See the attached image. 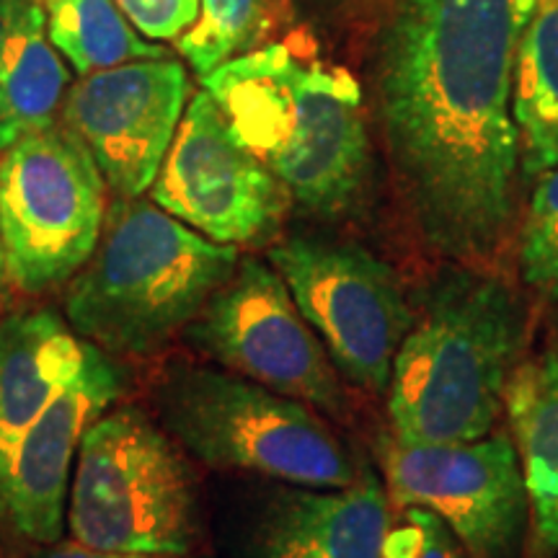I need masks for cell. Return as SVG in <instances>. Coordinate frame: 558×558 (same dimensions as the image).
<instances>
[{"label": "cell", "mask_w": 558, "mask_h": 558, "mask_svg": "<svg viewBox=\"0 0 558 558\" xmlns=\"http://www.w3.org/2000/svg\"><path fill=\"white\" fill-rule=\"evenodd\" d=\"M538 0H399L380 37L378 111L418 239L492 267L514 222L520 39Z\"/></svg>", "instance_id": "cell-1"}, {"label": "cell", "mask_w": 558, "mask_h": 558, "mask_svg": "<svg viewBox=\"0 0 558 558\" xmlns=\"http://www.w3.org/2000/svg\"><path fill=\"white\" fill-rule=\"evenodd\" d=\"M230 132L295 205L337 220L360 205L369 179V137L352 75L290 45L233 58L202 78Z\"/></svg>", "instance_id": "cell-2"}, {"label": "cell", "mask_w": 558, "mask_h": 558, "mask_svg": "<svg viewBox=\"0 0 558 558\" xmlns=\"http://www.w3.org/2000/svg\"><path fill=\"white\" fill-rule=\"evenodd\" d=\"M525 337V303L505 277L463 264L439 271L393 362V437L416 445L486 437Z\"/></svg>", "instance_id": "cell-3"}, {"label": "cell", "mask_w": 558, "mask_h": 558, "mask_svg": "<svg viewBox=\"0 0 558 558\" xmlns=\"http://www.w3.org/2000/svg\"><path fill=\"white\" fill-rule=\"evenodd\" d=\"M215 243L143 197H117L90 259L65 290V320L111 357H148L186 329L239 267Z\"/></svg>", "instance_id": "cell-4"}, {"label": "cell", "mask_w": 558, "mask_h": 558, "mask_svg": "<svg viewBox=\"0 0 558 558\" xmlns=\"http://www.w3.org/2000/svg\"><path fill=\"white\" fill-rule=\"evenodd\" d=\"M150 407L207 469L305 488H344L362 473L316 409L230 369L169 362L153 380Z\"/></svg>", "instance_id": "cell-5"}, {"label": "cell", "mask_w": 558, "mask_h": 558, "mask_svg": "<svg viewBox=\"0 0 558 558\" xmlns=\"http://www.w3.org/2000/svg\"><path fill=\"white\" fill-rule=\"evenodd\" d=\"M65 522L90 548L190 556L199 538L190 460L143 409L104 411L81 439Z\"/></svg>", "instance_id": "cell-6"}, {"label": "cell", "mask_w": 558, "mask_h": 558, "mask_svg": "<svg viewBox=\"0 0 558 558\" xmlns=\"http://www.w3.org/2000/svg\"><path fill=\"white\" fill-rule=\"evenodd\" d=\"M107 181L62 122L0 153V246L5 275L41 295L78 275L99 243Z\"/></svg>", "instance_id": "cell-7"}, {"label": "cell", "mask_w": 558, "mask_h": 558, "mask_svg": "<svg viewBox=\"0 0 558 558\" xmlns=\"http://www.w3.org/2000/svg\"><path fill=\"white\" fill-rule=\"evenodd\" d=\"M267 262L324 341L333 367L367 393H386L399 347L414 324L396 269L357 243L290 235Z\"/></svg>", "instance_id": "cell-8"}, {"label": "cell", "mask_w": 558, "mask_h": 558, "mask_svg": "<svg viewBox=\"0 0 558 558\" xmlns=\"http://www.w3.org/2000/svg\"><path fill=\"white\" fill-rule=\"evenodd\" d=\"M181 337L222 369L329 416L347 414L339 369L269 262L241 256Z\"/></svg>", "instance_id": "cell-9"}, {"label": "cell", "mask_w": 558, "mask_h": 558, "mask_svg": "<svg viewBox=\"0 0 558 558\" xmlns=\"http://www.w3.org/2000/svg\"><path fill=\"white\" fill-rule=\"evenodd\" d=\"M378 463L390 501L437 514L465 558H520L530 507L518 450L505 432L439 445L383 435Z\"/></svg>", "instance_id": "cell-10"}, {"label": "cell", "mask_w": 558, "mask_h": 558, "mask_svg": "<svg viewBox=\"0 0 558 558\" xmlns=\"http://www.w3.org/2000/svg\"><path fill=\"white\" fill-rule=\"evenodd\" d=\"M160 209L226 246H264L292 205L284 184L243 148L207 90L184 109L150 186Z\"/></svg>", "instance_id": "cell-11"}, {"label": "cell", "mask_w": 558, "mask_h": 558, "mask_svg": "<svg viewBox=\"0 0 558 558\" xmlns=\"http://www.w3.org/2000/svg\"><path fill=\"white\" fill-rule=\"evenodd\" d=\"M190 81L171 58L88 73L68 90L62 124L90 150L117 197H143L184 117Z\"/></svg>", "instance_id": "cell-12"}, {"label": "cell", "mask_w": 558, "mask_h": 558, "mask_svg": "<svg viewBox=\"0 0 558 558\" xmlns=\"http://www.w3.org/2000/svg\"><path fill=\"white\" fill-rule=\"evenodd\" d=\"M122 369L111 354L83 341L73 383L29 424L0 484V520L29 546L62 541L70 471L90 424L120 399Z\"/></svg>", "instance_id": "cell-13"}, {"label": "cell", "mask_w": 558, "mask_h": 558, "mask_svg": "<svg viewBox=\"0 0 558 558\" xmlns=\"http://www.w3.org/2000/svg\"><path fill=\"white\" fill-rule=\"evenodd\" d=\"M235 527L243 558H380L390 525L386 484L369 469L344 488L277 484L248 499Z\"/></svg>", "instance_id": "cell-14"}, {"label": "cell", "mask_w": 558, "mask_h": 558, "mask_svg": "<svg viewBox=\"0 0 558 558\" xmlns=\"http://www.w3.org/2000/svg\"><path fill=\"white\" fill-rule=\"evenodd\" d=\"M83 365V339L50 308L0 318V484L29 424L58 399Z\"/></svg>", "instance_id": "cell-15"}, {"label": "cell", "mask_w": 558, "mask_h": 558, "mask_svg": "<svg viewBox=\"0 0 558 558\" xmlns=\"http://www.w3.org/2000/svg\"><path fill=\"white\" fill-rule=\"evenodd\" d=\"M530 525L527 558L558 556V352L520 360L505 388Z\"/></svg>", "instance_id": "cell-16"}, {"label": "cell", "mask_w": 558, "mask_h": 558, "mask_svg": "<svg viewBox=\"0 0 558 558\" xmlns=\"http://www.w3.org/2000/svg\"><path fill=\"white\" fill-rule=\"evenodd\" d=\"M70 75L39 0H0V153L58 122Z\"/></svg>", "instance_id": "cell-17"}, {"label": "cell", "mask_w": 558, "mask_h": 558, "mask_svg": "<svg viewBox=\"0 0 558 558\" xmlns=\"http://www.w3.org/2000/svg\"><path fill=\"white\" fill-rule=\"evenodd\" d=\"M512 114L527 177L558 166V0H538L520 39Z\"/></svg>", "instance_id": "cell-18"}, {"label": "cell", "mask_w": 558, "mask_h": 558, "mask_svg": "<svg viewBox=\"0 0 558 558\" xmlns=\"http://www.w3.org/2000/svg\"><path fill=\"white\" fill-rule=\"evenodd\" d=\"M45 11L52 45L81 75L132 60L166 58L163 47L137 37L114 0H47Z\"/></svg>", "instance_id": "cell-19"}, {"label": "cell", "mask_w": 558, "mask_h": 558, "mask_svg": "<svg viewBox=\"0 0 558 558\" xmlns=\"http://www.w3.org/2000/svg\"><path fill=\"white\" fill-rule=\"evenodd\" d=\"M271 0H199L194 24L177 37L179 52L205 75L254 50L269 26Z\"/></svg>", "instance_id": "cell-20"}, {"label": "cell", "mask_w": 558, "mask_h": 558, "mask_svg": "<svg viewBox=\"0 0 558 558\" xmlns=\"http://www.w3.org/2000/svg\"><path fill=\"white\" fill-rule=\"evenodd\" d=\"M520 269L530 290L558 300V166L543 173L520 233Z\"/></svg>", "instance_id": "cell-21"}, {"label": "cell", "mask_w": 558, "mask_h": 558, "mask_svg": "<svg viewBox=\"0 0 558 558\" xmlns=\"http://www.w3.org/2000/svg\"><path fill=\"white\" fill-rule=\"evenodd\" d=\"M383 538L380 558H465L450 527L422 507H399Z\"/></svg>", "instance_id": "cell-22"}, {"label": "cell", "mask_w": 558, "mask_h": 558, "mask_svg": "<svg viewBox=\"0 0 558 558\" xmlns=\"http://www.w3.org/2000/svg\"><path fill=\"white\" fill-rule=\"evenodd\" d=\"M124 16L150 39H171L190 29L199 0H114Z\"/></svg>", "instance_id": "cell-23"}, {"label": "cell", "mask_w": 558, "mask_h": 558, "mask_svg": "<svg viewBox=\"0 0 558 558\" xmlns=\"http://www.w3.org/2000/svg\"><path fill=\"white\" fill-rule=\"evenodd\" d=\"M21 558H186V556H156V554H122V550H101L83 546L78 541L50 543V546H32Z\"/></svg>", "instance_id": "cell-24"}, {"label": "cell", "mask_w": 558, "mask_h": 558, "mask_svg": "<svg viewBox=\"0 0 558 558\" xmlns=\"http://www.w3.org/2000/svg\"><path fill=\"white\" fill-rule=\"evenodd\" d=\"M9 277L5 275V259H3V246H0V284H3V279Z\"/></svg>", "instance_id": "cell-25"}, {"label": "cell", "mask_w": 558, "mask_h": 558, "mask_svg": "<svg viewBox=\"0 0 558 558\" xmlns=\"http://www.w3.org/2000/svg\"><path fill=\"white\" fill-rule=\"evenodd\" d=\"M39 3H41V5H45V3H47V0H39Z\"/></svg>", "instance_id": "cell-26"}, {"label": "cell", "mask_w": 558, "mask_h": 558, "mask_svg": "<svg viewBox=\"0 0 558 558\" xmlns=\"http://www.w3.org/2000/svg\"><path fill=\"white\" fill-rule=\"evenodd\" d=\"M0 558H3V550H0Z\"/></svg>", "instance_id": "cell-27"}]
</instances>
